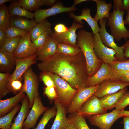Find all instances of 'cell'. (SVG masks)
Listing matches in <instances>:
<instances>
[{"instance_id":"8992f818","label":"cell","mask_w":129,"mask_h":129,"mask_svg":"<svg viewBox=\"0 0 129 129\" xmlns=\"http://www.w3.org/2000/svg\"><path fill=\"white\" fill-rule=\"evenodd\" d=\"M107 22V18H104L99 20L100 27L99 34L100 39L105 46L110 48L115 51V57L118 61H126L127 59L124 53V45L118 46L115 42L113 37L107 31L106 26Z\"/></svg>"},{"instance_id":"7dc6e473","label":"cell","mask_w":129,"mask_h":129,"mask_svg":"<svg viewBox=\"0 0 129 129\" xmlns=\"http://www.w3.org/2000/svg\"><path fill=\"white\" fill-rule=\"evenodd\" d=\"M124 46V53L126 59H129V40L126 41L125 43L123 45Z\"/></svg>"},{"instance_id":"9c48e42d","label":"cell","mask_w":129,"mask_h":129,"mask_svg":"<svg viewBox=\"0 0 129 129\" xmlns=\"http://www.w3.org/2000/svg\"><path fill=\"white\" fill-rule=\"evenodd\" d=\"M103 106L100 98L93 95L87 100L77 112L78 113L85 118L107 113Z\"/></svg>"},{"instance_id":"277c9868","label":"cell","mask_w":129,"mask_h":129,"mask_svg":"<svg viewBox=\"0 0 129 129\" xmlns=\"http://www.w3.org/2000/svg\"><path fill=\"white\" fill-rule=\"evenodd\" d=\"M45 72L51 77L54 83L57 97L54 102L60 103L67 108L72 98L78 90L72 88L65 80L58 75Z\"/></svg>"},{"instance_id":"6da1fadb","label":"cell","mask_w":129,"mask_h":129,"mask_svg":"<svg viewBox=\"0 0 129 129\" xmlns=\"http://www.w3.org/2000/svg\"><path fill=\"white\" fill-rule=\"evenodd\" d=\"M37 66L41 72L59 76L76 90L88 87L86 64L82 52L73 56L56 53L49 59L38 63Z\"/></svg>"},{"instance_id":"f5cc1de1","label":"cell","mask_w":129,"mask_h":129,"mask_svg":"<svg viewBox=\"0 0 129 129\" xmlns=\"http://www.w3.org/2000/svg\"><path fill=\"white\" fill-rule=\"evenodd\" d=\"M64 128L65 129H78L74 125L69 122L68 125Z\"/></svg>"},{"instance_id":"83f0119b","label":"cell","mask_w":129,"mask_h":129,"mask_svg":"<svg viewBox=\"0 0 129 129\" xmlns=\"http://www.w3.org/2000/svg\"><path fill=\"white\" fill-rule=\"evenodd\" d=\"M51 24L46 19L37 23L30 31L32 42H33L47 30L51 28Z\"/></svg>"},{"instance_id":"4fadbf2b","label":"cell","mask_w":129,"mask_h":129,"mask_svg":"<svg viewBox=\"0 0 129 129\" xmlns=\"http://www.w3.org/2000/svg\"><path fill=\"white\" fill-rule=\"evenodd\" d=\"M128 86L129 83H123L111 79L105 80L98 85L94 95L101 98L106 95L116 93Z\"/></svg>"},{"instance_id":"30bf717a","label":"cell","mask_w":129,"mask_h":129,"mask_svg":"<svg viewBox=\"0 0 129 129\" xmlns=\"http://www.w3.org/2000/svg\"><path fill=\"white\" fill-rule=\"evenodd\" d=\"M94 35V50L97 57L105 63L110 64L118 60L115 52L113 49L105 46L101 40L99 33Z\"/></svg>"},{"instance_id":"cb8c5ba5","label":"cell","mask_w":129,"mask_h":129,"mask_svg":"<svg viewBox=\"0 0 129 129\" xmlns=\"http://www.w3.org/2000/svg\"><path fill=\"white\" fill-rule=\"evenodd\" d=\"M126 87L116 93L106 95L100 98L102 105L107 110H111L115 107L118 101L127 90Z\"/></svg>"},{"instance_id":"d6a6232c","label":"cell","mask_w":129,"mask_h":129,"mask_svg":"<svg viewBox=\"0 0 129 129\" xmlns=\"http://www.w3.org/2000/svg\"><path fill=\"white\" fill-rule=\"evenodd\" d=\"M56 109L54 106L48 108L34 129H44L50 120L56 116Z\"/></svg>"},{"instance_id":"ba28073f","label":"cell","mask_w":129,"mask_h":129,"mask_svg":"<svg viewBox=\"0 0 129 129\" xmlns=\"http://www.w3.org/2000/svg\"><path fill=\"white\" fill-rule=\"evenodd\" d=\"M98 85L78 90L72 98L67 108V113L71 114L77 112L83 104L94 95Z\"/></svg>"},{"instance_id":"d6986e66","label":"cell","mask_w":129,"mask_h":129,"mask_svg":"<svg viewBox=\"0 0 129 129\" xmlns=\"http://www.w3.org/2000/svg\"><path fill=\"white\" fill-rule=\"evenodd\" d=\"M91 9L88 8L82 9V13L80 15L75 14L72 12H69V17L73 19L76 22L83 25L84 23L82 21H85L91 27L92 32L94 35L99 33L100 30L97 22L94 18L92 17L90 14Z\"/></svg>"},{"instance_id":"7a4b0ae2","label":"cell","mask_w":129,"mask_h":129,"mask_svg":"<svg viewBox=\"0 0 129 129\" xmlns=\"http://www.w3.org/2000/svg\"><path fill=\"white\" fill-rule=\"evenodd\" d=\"M77 45L81 50L86 60L89 77L95 74L100 67L102 61L98 58L94 50V35L92 32L83 29L77 33Z\"/></svg>"},{"instance_id":"681fc988","label":"cell","mask_w":129,"mask_h":129,"mask_svg":"<svg viewBox=\"0 0 129 129\" xmlns=\"http://www.w3.org/2000/svg\"><path fill=\"white\" fill-rule=\"evenodd\" d=\"M123 118L124 129H129V116H125Z\"/></svg>"},{"instance_id":"4dcf8cb0","label":"cell","mask_w":129,"mask_h":129,"mask_svg":"<svg viewBox=\"0 0 129 129\" xmlns=\"http://www.w3.org/2000/svg\"><path fill=\"white\" fill-rule=\"evenodd\" d=\"M11 16L8 7L4 4L0 6V29L5 31L10 26Z\"/></svg>"},{"instance_id":"f6af8a7d","label":"cell","mask_w":129,"mask_h":129,"mask_svg":"<svg viewBox=\"0 0 129 129\" xmlns=\"http://www.w3.org/2000/svg\"><path fill=\"white\" fill-rule=\"evenodd\" d=\"M68 28L64 24H56L54 27V32L57 34H60L66 32Z\"/></svg>"},{"instance_id":"60d3db41","label":"cell","mask_w":129,"mask_h":129,"mask_svg":"<svg viewBox=\"0 0 129 129\" xmlns=\"http://www.w3.org/2000/svg\"><path fill=\"white\" fill-rule=\"evenodd\" d=\"M113 71V77L112 80L123 83H129V71Z\"/></svg>"},{"instance_id":"d4e9b609","label":"cell","mask_w":129,"mask_h":129,"mask_svg":"<svg viewBox=\"0 0 129 129\" xmlns=\"http://www.w3.org/2000/svg\"><path fill=\"white\" fill-rule=\"evenodd\" d=\"M95 2L97 6V11L94 18L98 21L104 18L108 19L109 17V12L112 7L111 3H106L102 0H92Z\"/></svg>"},{"instance_id":"8d00e7d4","label":"cell","mask_w":129,"mask_h":129,"mask_svg":"<svg viewBox=\"0 0 129 129\" xmlns=\"http://www.w3.org/2000/svg\"><path fill=\"white\" fill-rule=\"evenodd\" d=\"M53 32L51 28L49 29L32 42L34 47L37 50L40 48L45 43Z\"/></svg>"},{"instance_id":"5b68a950","label":"cell","mask_w":129,"mask_h":129,"mask_svg":"<svg viewBox=\"0 0 129 129\" xmlns=\"http://www.w3.org/2000/svg\"><path fill=\"white\" fill-rule=\"evenodd\" d=\"M23 77L24 82L20 91L27 94L29 100L30 109L32 107L35 98L39 96L38 79L31 66L24 73Z\"/></svg>"},{"instance_id":"c3c4849f","label":"cell","mask_w":129,"mask_h":129,"mask_svg":"<svg viewBox=\"0 0 129 129\" xmlns=\"http://www.w3.org/2000/svg\"><path fill=\"white\" fill-rule=\"evenodd\" d=\"M56 0H42V5L52 6L56 3Z\"/></svg>"},{"instance_id":"6f0895ef","label":"cell","mask_w":129,"mask_h":129,"mask_svg":"<svg viewBox=\"0 0 129 129\" xmlns=\"http://www.w3.org/2000/svg\"><path fill=\"white\" fill-rule=\"evenodd\" d=\"M23 129H25L23 128Z\"/></svg>"},{"instance_id":"7c38bea8","label":"cell","mask_w":129,"mask_h":129,"mask_svg":"<svg viewBox=\"0 0 129 129\" xmlns=\"http://www.w3.org/2000/svg\"><path fill=\"white\" fill-rule=\"evenodd\" d=\"M37 51L31 40L29 32L22 37L17 48L13 54L16 59H20L36 54Z\"/></svg>"},{"instance_id":"d590c367","label":"cell","mask_w":129,"mask_h":129,"mask_svg":"<svg viewBox=\"0 0 129 129\" xmlns=\"http://www.w3.org/2000/svg\"><path fill=\"white\" fill-rule=\"evenodd\" d=\"M22 37L8 38L1 48L9 52L13 53L17 48Z\"/></svg>"},{"instance_id":"b9f144b4","label":"cell","mask_w":129,"mask_h":129,"mask_svg":"<svg viewBox=\"0 0 129 129\" xmlns=\"http://www.w3.org/2000/svg\"><path fill=\"white\" fill-rule=\"evenodd\" d=\"M22 81L19 80H15L8 83V87L10 92H12L14 94H17L18 93L23 86Z\"/></svg>"},{"instance_id":"f1b7e54d","label":"cell","mask_w":129,"mask_h":129,"mask_svg":"<svg viewBox=\"0 0 129 129\" xmlns=\"http://www.w3.org/2000/svg\"><path fill=\"white\" fill-rule=\"evenodd\" d=\"M82 52L78 47L63 43H59L57 48L56 53L68 55H75Z\"/></svg>"},{"instance_id":"74e56055","label":"cell","mask_w":129,"mask_h":129,"mask_svg":"<svg viewBox=\"0 0 129 129\" xmlns=\"http://www.w3.org/2000/svg\"><path fill=\"white\" fill-rule=\"evenodd\" d=\"M5 32L9 38H14L19 36L22 37L29 32L11 26L6 29Z\"/></svg>"},{"instance_id":"5bb4252c","label":"cell","mask_w":129,"mask_h":129,"mask_svg":"<svg viewBox=\"0 0 129 129\" xmlns=\"http://www.w3.org/2000/svg\"><path fill=\"white\" fill-rule=\"evenodd\" d=\"M47 109L43 104L40 96L36 98L32 107L24 122L23 128L25 129L34 128L40 116Z\"/></svg>"},{"instance_id":"9a60e30c","label":"cell","mask_w":129,"mask_h":129,"mask_svg":"<svg viewBox=\"0 0 129 129\" xmlns=\"http://www.w3.org/2000/svg\"><path fill=\"white\" fill-rule=\"evenodd\" d=\"M84 27L83 25L76 22L74 21L71 26L65 32L57 34L53 32L51 34L59 43L70 44L75 46L77 45V30Z\"/></svg>"},{"instance_id":"f907efd6","label":"cell","mask_w":129,"mask_h":129,"mask_svg":"<svg viewBox=\"0 0 129 129\" xmlns=\"http://www.w3.org/2000/svg\"><path fill=\"white\" fill-rule=\"evenodd\" d=\"M122 5L125 11L129 9V0H122Z\"/></svg>"},{"instance_id":"484cf974","label":"cell","mask_w":129,"mask_h":129,"mask_svg":"<svg viewBox=\"0 0 129 129\" xmlns=\"http://www.w3.org/2000/svg\"><path fill=\"white\" fill-rule=\"evenodd\" d=\"M36 24L35 20L27 18L14 16L10 18V26L28 32H30Z\"/></svg>"},{"instance_id":"bcb514c9","label":"cell","mask_w":129,"mask_h":129,"mask_svg":"<svg viewBox=\"0 0 129 129\" xmlns=\"http://www.w3.org/2000/svg\"><path fill=\"white\" fill-rule=\"evenodd\" d=\"M5 31L0 29V47L1 48L8 39Z\"/></svg>"},{"instance_id":"8fae6325","label":"cell","mask_w":129,"mask_h":129,"mask_svg":"<svg viewBox=\"0 0 129 129\" xmlns=\"http://www.w3.org/2000/svg\"><path fill=\"white\" fill-rule=\"evenodd\" d=\"M77 9L75 6L69 7L64 6L62 3L57 2L51 8L47 9H38L34 13L35 21L36 23L46 19L50 16L61 13L71 12Z\"/></svg>"},{"instance_id":"e0dca14e","label":"cell","mask_w":129,"mask_h":129,"mask_svg":"<svg viewBox=\"0 0 129 129\" xmlns=\"http://www.w3.org/2000/svg\"><path fill=\"white\" fill-rule=\"evenodd\" d=\"M113 75V71L109 65L102 61L97 71L92 76L88 78V87L98 85L105 80L112 79Z\"/></svg>"},{"instance_id":"ac0fdd59","label":"cell","mask_w":129,"mask_h":129,"mask_svg":"<svg viewBox=\"0 0 129 129\" xmlns=\"http://www.w3.org/2000/svg\"><path fill=\"white\" fill-rule=\"evenodd\" d=\"M58 43L51 35L45 43L37 50L36 54L37 60L42 62L53 57L56 53Z\"/></svg>"},{"instance_id":"e575fe53","label":"cell","mask_w":129,"mask_h":129,"mask_svg":"<svg viewBox=\"0 0 129 129\" xmlns=\"http://www.w3.org/2000/svg\"><path fill=\"white\" fill-rule=\"evenodd\" d=\"M17 2L23 8L30 11H36L42 6L41 0H20Z\"/></svg>"},{"instance_id":"f546056e","label":"cell","mask_w":129,"mask_h":129,"mask_svg":"<svg viewBox=\"0 0 129 129\" xmlns=\"http://www.w3.org/2000/svg\"><path fill=\"white\" fill-rule=\"evenodd\" d=\"M67 118L68 121L74 125L78 129H90L85 118L79 115L77 112L70 114Z\"/></svg>"},{"instance_id":"4316f807","label":"cell","mask_w":129,"mask_h":129,"mask_svg":"<svg viewBox=\"0 0 129 129\" xmlns=\"http://www.w3.org/2000/svg\"><path fill=\"white\" fill-rule=\"evenodd\" d=\"M8 8L11 17L17 16L31 20L34 18V13L23 8L17 2H14L11 3Z\"/></svg>"},{"instance_id":"9f6ffc18","label":"cell","mask_w":129,"mask_h":129,"mask_svg":"<svg viewBox=\"0 0 129 129\" xmlns=\"http://www.w3.org/2000/svg\"><path fill=\"white\" fill-rule=\"evenodd\" d=\"M12 0H0V5H1L5 3L9 2H12Z\"/></svg>"},{"instance_id":"ee69618b","label":"cell","mask_w":129,"mask_h":129,"mask_svg":"<svg viewBox=\"0 0 129 129\" xmlns=\"http://www.w3.org/2000/svg\"><path fill=\"white\" fill-rule=\"evenodd\" d=\"M40 78L46 86L55 87L53 79L46 72H42L40 74Z\"/></svg>"},{"instance_id":"680465c9","label":"cell","mask_w":129,"mask_h":129,"mask_svg":"<svg viewBox=\"0 0 129 129\" xmlns=\"http://www.w3.org/2000/svg\"><path fill=\"white\" fill-rule=\"evenodd\" d=\"M65 129V128H64V129Z\"/></svg>"},{"instance_id":"836d02e7","label":"cell","mask_w":129,"mask_h":129,"mask_svg":"<svg viewBox=\"0 0 129 129\" xmlns=\"http://www.w3.org/2000/svg\"><path fill=\"white\" fill-rule=\"evenodd\" d=\"M11 74L9 73H0V98L3 97L10 93L8 85Z\"/></svg>"},{"instance_id":"44dd1931","label":"cell","mask_w":129,"mask_h":129,"mask_svg":"<svg viewBox=\"0 0 129 129\" xmlns=\"http://www.w3.org/2000/svg\"><path fill=\"white\" fill-rule=\"evenodd\" d=\"M54 102L57 112L55 118L50 129L64 128L69 123L66 115L67 108L60 103Z\"/></svg>"},{"instance_id":"2e32d148","label":"cell","mask_w":129,"mask_h":129,"mask_svg":"<svg viewBox=\"0 0 129 129\" xmlns=\"http://www.w3.org/2000/svg\"><path fill=\"white\" fill-rule=\"evenodd\" d=\"M37 60L36 54L25 58L16 59V65L9 78L8 83L15 80L22 81L24 74L32 65L36 63Z\"/></svg>"},{"instance_id":"7bdbcfd3","label":"cell","mask_w":129,"mask_h":129,"mask_svg":"<svg viewBox=\"0 0 129 129\" xmlns=\"http://www.w3.org/2000/svg\"><path fill=\"white\" fill-rule=\"evenodd\" d=\"M44 94L52 103L57 99V96L55 87L46 86L44 89Z\"/></svg>"},{"instance_id":"7402d4cb","label":"cell","mask_w":129,"mask_h":129,"mask_svg":"<svg viewBox=\"0 0 129 129\" xmlns=\"http://www.w3.org/2000/svg\"><path fill=\"white\" fill-rule=\"evenodd\" d=\"M26 96L25 93L20 91L15 96L5 100H0V117L4 116Z\"/></svg>"},{"instance_id":"3957f363","label":"cell","mask_w":129,"mask_h":129,"mask_svg":"<svg viewBox=\"0 0 129 129\" xmlns=\"http://www.w3.org/2000/svg\"><path fill=\"white\" fill-rule=\"evenodd\" d=\"M125 13L122 0H113V11L110 13L106 24L110 27L111 35L118 41L122 38L126 41L129 39V31L126 27L123 19Z\"/></svg>"},{"instance_id":"52a82bcc","label":"cell","mask_w":129,"mask_h":129,"mask_svg":"<svg viewBox=\"0 0 129 129\" xmlns=\"http://www.w3.org/2000/svg\"><path fill=\"white\" fill-rule=\"evenodd\" d=\"M121 111L116 109L111 112L88 116L87 118L90 124L100 129H110L114 122L124 116L120 114Z\"/></svg>"},{"instance_id":"603a6c76","label":"cell","mask_w":129,"mask_h":129,"mask_svg":"<svg viewBox=\"0 0 129 129\" xmlns=\"http://www.w3.org/2000/svg\"><path fill=\"white\" fill-rule=\"evenodd\" d=\"M29 100L26 96L23 100L19 112L10 129H22L24 120L29 113Z\"/></svg>"},{"instance_id":"816d5d0a","label":"cell","mask_w":129,"mask_h":129,"mask_svg":"<svg viewBox=\"0 0 129 129\" xmlns=\"http://www.w3.org/2000/svg\"><path fill=\"white\" fill-rule=\"evenodd\" d=\"M124 21L125 24H129V9L127 11L126 15Z\"/></svg>"},{"instance_id":"ffe728a7","label":"cell","mask_w":129,"mask_h":129,"mask_svg":"<svg viewBox=\"0 0 129 129\" xmlns=\"http://www.w3.org/2000/svg\"><path fill=\"white\" fill-rule=\"evenodd\" d=\"M16 62L13 53L0 48V72L11 73L15 68Z\"/></svg>"},{"instance_id":"ab89813d","label":"cell","mask_w":129,"mask_h":129,"mask_svg":"<svg viewBox=\"0 0 129 129\" xmlns=\"http://www.w3.org/2000/svg\"><path fill=\"white\" fill-rule=\"evenodd\" d=\"M129 105V91L127 90L116 103L115 109L120 111L124 110L125 108Z\"/></svg>"},{"instance_id":"f35d334b","label":"cell","mask_w":129,"mask_h":129,"mask_svg":"<svg viewBox=\"0 0 129 129\" xmlns=\"http://www.w3.org/2000/svg\"><path fill=\"white\" fill-rule=\"evenodd\" d=\"M109 65L111 69L115 71H129V59L123 61L117 60Z\"/></svg>"},{"instance_id":"11a10c76","label":"cell","mask_w":129,"mask_h":129,"mask_svg":"<svg viewBox=\"0 0 129 129\" xmlns=\"http://www.w3.org/2000/svg\"><path fill=\"white\" fill-rule=\"evenodd\" d=\"M89 0H74V4L73 5L75 6L76 5L80 4L82 2L86 1H90Z\"/></svg>"},{"instance_id":"1f68e13d","label":"cell","mask_w":129,"mask_h":129,"mask_svg":"<svg viewBox=\"0 0 129 129\" xmlns=\"http://www.w3.org/2000/svg\"><path fill=\"white\" fill-rule=\"evenodd\" d=\"M21 107L18 104L14 107L9 113L0 118V128L1 129H10L12 119Z\"/></svg>"},{"instance_id":"db71d44e","label":"cell","mask_w":129,"mask_h":129,"mask_svg":"<svg viewBox=\"0 0 129 129\" xmlns=\"http://www.w3.org/2000/svg\"><path fill=\"white\" fill-rule=\"evenodd\" d=\"M119 113L120 114L123 116L124 117L125 116H129V111L124 110H121L120 111Z\"/></svg>"}]
</instances>
